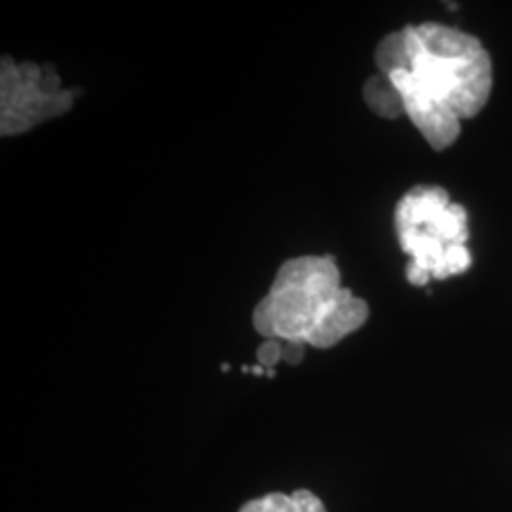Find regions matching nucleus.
I'll list each match as a JSON object with an SVG mask.
<instances>
[{"label": "nucleus", "instance_id": "obj_1", "mask_svg": "<svg viewBox=\"0 0 512 512\" xmlns=\"http://www.w3.org/2000/svg\"><path fill=\"white\" fill-rule=\"evenodd\" d=\"M403 38V69L385 76L423 139L435 150L452 147L463 120L476 116L492 95V57L478 38L440 23L408 25Z\"/></svg>", "mask_w": 512, "mask_h": 512}, {"label": "nucleus", "instance_id": "obj_2", "mask_svg": "<svg viewBox=\"0 0 512 512\" xmlns=\"http://www.w3.org/2000/svg\"><path fill=\"white\" fill-rule=\"evenodd\" d=\"M370 308L342 285L332 256H298L277 270L253 311L260 336L329 349L366 323Z\"/></svg>", "mask_w": 512, "mask_h": 512}, {"label": "nucleus", "instance_id": "obj_3", "mask_svg": "<svg viewBox=\"0 0 512 512\" xmlns=\"http://www.w3.org/2000/svg\"><path fill=\"white\" fill-rule=\"evenodd\" d=\"M395 230L410 256L406 279L423 287L431 279L465 274L473 256L467 247L469 226L463 205L450 202L440 186H416L395 209Z\"/></svg>", "mask_w": 512, "mask_h": 512}, {"label": "nucleus", "instance_id": "obj_4", "mask_svg": "<svg viewBox=\"0 0 512 512\" xmlns=\"http://www.w3.org/2000/svg\"><path fill=\"white\" fill-rule=\"evenodd\" d=\"M2 135H18L73 107L71 90L61 88L54 69L2 57Z\"/></svg>", "mask_w": 512, "mask_h": 512}, {"label": "nucleus", "instance_id": "obj_5", "mask_svg": "<svg viewBox=\"0 0 512 512\" xmlns=\"http://www.w3.org/2000/svg\"><path fill=\"white\" fill-rule=\"evenodd\" d=\"M238 512H327V507L310 490H296L293 494L260 495L243 503Z\"/></svg>", "mask_w": 512, "mask_h": 512}, {"label": "nucleus", "instance_id": "obj_6", "mask_svg": "<svg viewBox=\"0 0 512 512\" xmlns=\"http://www.w3.org/2000/svg\"><path fill=\"white\" fill-rule=\"evenodd\" d=\"M365 101L370 110L382 118L403 116L404 107L401 93L385 74H376L368 78L365 84Z\"/></svg>", "mask_w": 512, "mask_h": 512}, {"label": "nucleus", "instance_id": "obj_7", "mask_svg": "<svg viewBox=\"0 0 512 512\" xmlns=\"http://www.w3.org/2000/svg\"><path fill=\"white\" fill-rule=\"evenodd\" d=\"M256 359H258V365L264 366L266 370H274L275 365L283 361V342L266 338L256 351Z\"/></svg>", "mask_w": 512, "mask_h": 512}, {"label": "nucleus", "instance_id": "obj_8", "mask_svg": "<svg viewBox=\"0 0 512 512\" xmlns=\"http://www.w3.org/2000/svg\"><path fill=\"white\" fill-rule=\"evenodd\" d=\"M306 344L302 342H283V363L298 365L304 359Z\"/></svg>", "mask_w": 512, "mask_h": 512}]
</instances>
